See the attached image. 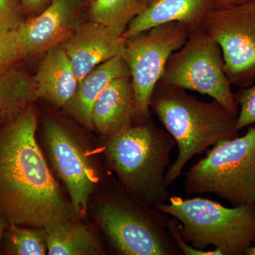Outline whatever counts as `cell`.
<instances>
[{
    "mask_svg": "<svg viewBox=\"0 0 255 255\" xmlns=\"http://www.w3.org/2000/svg\"><path fill=\"white\" fill-rule=\"evenodd\" d=\"M37 119L31 105L0 124V217L9 225L55 227L73 221L37 143Z\"/></svg>",
    "mask_w": 255,
    "mask_h": 255,
    "instance_id": "6da1fadb",
    "label": "cell"
},
{
    "mask_svg": "<svg viewBox=\"0 0 255 255\" xmlns=\"http://www.w3.org/2000/svg\"><path fill=\"white\" fill-rule=\"evenodd\" d=\"M150 110L173 137L179 150L164 177L167 187L193 157L210 146L239 136L237 116L217 101L203 102L180 87L159 81L151 98Z\"/></svg>",
    "mask_w": 255,
    "mask_h": 255,
    "instance_id": "7a4b0ae2",
    "label": "cell"
},
{
    "mask_svg": "<svg viewBox=\"0 0 255 255\" xmlns=\"http://www.w3.org/2000/svg\"><path fill=\"white\" fill-rule=\"evenodd\" d=\"M175 145L150 118L108 138L106 157L122 186L155 207L170 198L164 177Z\"/></svg>",
    "mask_w": 255,
    "mask_h": 255,
    "instance_id": "3957f363",
    "label": "cell"
},
{
    "mask_svg": "<svg viewBox=\"0 0 255 255\" xmlns=\"http://www.w3.org/2000/svg\"><path fill=\"white\" fill-rule=\"evenodd\" d=\"M168 201L155 208L179 221L183 240L196 249L214 246L223 255H243L255 243V203L228 208L201 197Z\"/></svg>",
    "mask_w": 255,
    "mask_h": 255,
    "instance_id": "277c9868",
    "label": "cell"
},
{
    "mask_svg": "<svg viewBox=\"0 0 255 255\" xmlns=\"http://www.w3.org/2000/svg\"><path fill=\"white\" fill-rule=\"evenodd\" d=\"M187 195L211 193L231 205L255 203V127L216 144L184 174Z\"/></svg>",
    "mask_w": 255,
    "mask_h": 255,
    "instance_id": "5b68a950",
    "label": "cell"
},
{
    "mask_svg": "<svg viewBox=\"0 0 255 255\" xmlns=\"http://www.w3.org/2000/svg\"><path fill=\"white\" fill-rule=\"evenodd\" d=\"M167 216L129 191L107 199L97 211L111 245L124 255H182L167 229Z\"/></svg>",
    "mask_w": 255,
    "mask_h": 255,
    "instance_id": "8992f818",
    "label": "cell"
},
{
    "mask_svg": "<svg viewBox=\"0 0 255 255\" xmlns=\"http://www.w3.org/2000/svg\"><path fill=\"white\" fill-rule=\"evenodd\" d=\"M159 82L209 96L238 116L221 47L202 26L191 29L182 48L170 55Z\"/></svg>",
    "mask_w": 255,
    "mask_h": 255,
    "instance_id": "52a82bcc",
    "label": "cell"
},
{
    "mask_svg": "<svg viewBox=\"0 0 255 255\" xmlns=\"http://www.w3.org/2000/svg\"><path fill=\"white\" fill-rule=\"evenodd\" d=\"M191 30L179 22L159 25L126 39L123 55L131 78L137 114L150 118V102L169 57L182 48Z\"/></svg>",
    "mask_w": 255,
    "mask_h": 255,
    "instance_id": "ba28073f",
    "label": "cell"
},
{
    "mask_svg": "<svg viewBox=\"0 0 255 255\" xmlns=\"http://www.w3.org/2000/svg\"><path fill=\"white\" fill-rule=\"evenodd\" d=\"M202 27L221 47L231 83L242 88L251 86L255 80V14L238 5L216 8Z\"/></svg>",
    "mask_w": 255,
    "mask_h": 255,
    "instance_id": "9c48e42d",
    "label": "cell"
},
{
    "mask_svg": "<svg viewBox=\"0 0 255 255\" xmlns=\"http://www.w3.org/2000/svg\"><path fill=\"white\" fill-rule=\"evenodd\" d=\"M44 139L53 167L68 190L73 209L84 216L99 182L91 160L78 139L53 119L45 122Z\"/></svg>",
    "mask_w": 255,
    "mask_h": 255,
    "instance_id": "30bf717a",
    "label": "cell"
},
{
    "mask_svg": "<svg viewBox=\"0 0 255 255\" xmlns=\"http://www.w3.org/2000/svg\"><path fill=\"white\" fill-rule=\"evenodd\" d=\"M82 0H50L39 14L16 29L28 56L46 53L68 38L79 26Z\"/></svg>",
    "mask_w": 255,
    "mask_h": 255,
    "instance_id": "8fae6325",
    "label": "cell"
},
{
    "mask_svg": "<svg viewBox=\"0 0 255 255\" xmlns=\"http://www.w3.org/2000/svg\"><path fill=\"white\" fill-rule=\"evenodd\" d=\"M60 46L71 62L79 83L100 64L123 57L126 38L91 21L79 25Z\"/></svg>",
    "mask_w": 255,
    "mask_h": 255,
    "instance_id": "7c38bea8",
    "label": "cell"
},
{
    "mask_svg": "<svg viewBox=\"0 0 255 255\" xmlns=\"http://www.w3.org/2000/svg\"><path fill=\"white\" fill-rule=\"evenodd\" d=\"M218 0H146L138 14L123 35L126 39L151 28L179 22L189 29L202 26L206 16L216 9Z\"/></svg>",
    "mask_w": 255,
    "mask_h": 255,
    "instance_id": "4fadbf2b",
    "label": "cell"
},
{
    "mask_svg": "<svg viewBox=\"0 0 255 255\" xmlns=\"http://www.w3.org/2000/svg\"><path fill=\"white\" fill-rule=\"evenodd\" d=\"M140 120L130 76L111 82L96 101L92 110V127L110 138Z\"/></svg>",
    "mask_w": 255,
    "mask_h": 255,
    "instance_id": "5bb4252c",
    "label": "cell"
},
{
    "mask_svg": "<svg viewBox=\"0 0 255 255\" xmlns=\"http://www.w3.org/2000/svg\"><path fill=\"white\" fill-rule=\"evenodd\" d=\"M37 96L58 107H65L76 91L78 80L71 62L60 46L46 53L36 75Z\"/></svg>",
    "mask_w": 255,
    "mask_h": 255,
    "instance_id": "9a60e30c",
    "label": "cell"
},
{
    "mask_svg": "<svg viewBox=\"0 0 255 255\" xmlns=\"http://www.w3.org/2000/svg\"><path fill=\"white\" fill-rule=\"evenodd\" d=\"M127 76H130V70L123 57H116L100 64L79 82L65 109L83 125L93 127L92 114L96 101L111 82Z\"/></svg>",
    "mask_w": 255,
    "mask_h": 255,
    "instance_id": "2e32d148",
    "label": "cell"
},
{
    "mask_svg": "<svg viewBox=\"0 0 255 255\" xmlns=\"http://www.w3.org/2000/svg\"><path fill=\"white\" fill-rule=\"evenodd\" d=\"M37 98L34 78L22 69L14 66L0 73V124L14 118Z\"/></svg>",
    "mask_w": 255,
    "mask_h": 255,
    "instance_id": "e0dca14e",
    "label": "cell"
},
{
    "mask_svg": "<svg viewBox=\"0 0 255 255\" xmlns=\"http://www.w3.org/2000/svg\"><path fill=\"white\" fill-rule=\"evenodd\" d=\"M48 255H92L98 254L100 246L90 230L72 222L45 229Z\"/></svg>",
    "mask_w": 255,
    "mask_h": 255,
    "instance_id": "ac0fdd59",
    "label": "cell"
},
{
    "mask_svg": "<svg viewBox=\"0 0 255 255\" xmlns=\"http://www.w3.org/2000/svg\"><path fill=\"white\" fill-rule=\"evenodd\" d=\"M146 0H94L88 13L90 20L123 36L129 23L141 11Z\"/></svg>",
    "mask_w": 255,
    "mask_h": 255,
    "instance_id": "d6986e66",
    "label": "cell"
},
{
    "mask_svg": "<svg viewBox=\"0 0 255 255\" xmlns=\"http://www.w3.org/2000/svg\"><path fill=\"white\" fill-rule=\"evenodd\" d=\"M8 255H45L48 254L46 233L17 225L6 226L1 248Z\"/></svg>",
    "mask_w": 255,
    "mask_h": 255,
    "instance_id": "ffe728a7",
    "label": "cell"
},
{
    "mask_svg": "<svg viewBox=\"0 0 255 255\" xmlns=\"http://www.w3.org/2000/svg\"><path fill=\"white\" fill-rule=\"evenodd\" d=\"M26 58L27 55L16 30L0 35V73Z\"/></svg>",
    "mask_w": 255,
    "mask_h": 255,
    "instance_id": "44dd1931",
    "label": "cell"
},
{
    "mask_svg": "<svg viewBox=\"0 0 255 255\" xmlns=\"http://www.w3.org/2000/svg\"><path fill=\"white\" fill-rule=\"evenodd\" d=\"M236 98L239 107L236 128L240 131L255 123V85L242 88Z\"/></svg>",
    "mask_w": 255,
    "mask_h": 255,
    "instance_id": "7402d4cb",
    "label": "cell"
},
{
    "mask_svg": "<svg viewBox=\"0 0 255 255\" xmlns=\"http://www.w3.org/2000/svg\"><path fill=\"white\" fill-rule=\"evenodd\" d=\"M18 0H0V35L14 31L25 21Z\"/></svg>",
    "mask_w": 255,
    "mask_h": 255,
    "instance_id": "603a6c76",
    "label": "cell"
},
{
    "mask_svg": "<svg viewBox=\"0 0 255 255\" xmlns=\"http://www.w3.org/2000/svg\"><path fill=\"white\" fill-rule=\"evenodd\" d=\"M167 229L176 246L179 248L182 255H223L219 250L205 251L193 248L184 241L180 234V223L176 218L170 216L167 223Z\"/></svg>",
    "mask_w": 255,
    "mask_h": 255,
    "instance_id": "cb8c5ba5",
    "label": "cell"
},
{
    "mask_svg": "<svg viewBox=\"0 0 255 255\" xmlns=\"http://www.w3.org/2000/svg\"><path fill=\"white\" fill-rule=\"evenodd\" d=\"M23 9L31 12L43 10L49 4L50 0H18Z\"/></svg>",
    "mask_w": 255,
    "mask_h": 255,
    "instance_id": "d4e9b609",
    "label": "cell"
},
{
    "mask_svg": "<svg viewBox=\"0 0 255 255\" xmlns=\"http://www.w3.org/2000/svg\"><path fill=\"white\" fill-rule=\"evenodd\" d=\"M238 5L242 9L255 14V0H244Z\"/></svg>",
    "mask_w": 255,
    "mask_h": 255,
    "instance_id": "484cf974",
    "label": "cell"
},
{
    "mask_svg": "<svg viewBox=\"0 0 255 255\" xmlns=\"http://www.w3.org/2000/svg\"><path fill=\"white\" fill-rule=\"evenodd\" d=\"M244 0H218L216 8H224L239 4Z\"/></svg>",
    "mask_w": 255,
    "mask_h": 255,
    "instance_id": "4316f807",
    "label": "cell"
},
{
    "mask_svg": "<svg viewBox=\"0 0 255 255\" xmlns=\"http://www.w3.org/2000/svg\"><path fill=\"white\" fill-rule=\"evenodd\" d=\"M6 226H7V225H6V223L0 217V254H1V242H2L3 236H4Z\"/></svg>",
    "mask_w": 255,
    "mask_h": 255,
    "instance_id": "83f0119b",
    "label": "cell"
},
{
    "mask_svg": "<svg viewBox=\"0 0 255 255\" xmlns=\"http://www.w3.org/2000/svg\"><path fill=\"white\" fill-rule=\"evenodd\" d=\"M246 255H255V245L252 246L246 252Z\"/></svg>",
    "mask_w": 255,
    "mask_h": 255,
    "instance_id": "f1b7e54d",
    "label": "cell"
},
{
    "mask_svg": "<svg viewBox=\"0 0 255 255\" xmlns=\"http://www.w3.org/2000/svg\"><path fill=\"white\" fill-rule=\"evenodd\" d=\"M82 1H85V2L92 3L94 0H82Z\"/></svg>",
    "mask_w": 255,
    "mask_h": 255,
    "instance_id": "f546056e",
    "label": "cell"
}]
</instances>
